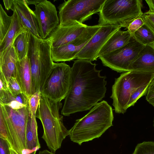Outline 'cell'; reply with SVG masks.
<instances>
[{
  "instance_id": "cell-28",
  "label": "cell",
  "mask_w": 154,
  "mask_h": 154,
  "mask_svg": "<svg viewBox=\"0 0 154 154\" xmlns=\"http://www.w3.org/2000/svg\"><path fill=\"white\" fill-rule=\"evenodd\" d=\"M8 90L13 95L16 96L20 94L23 93L16 78L11 77L8 82Z\"/></svg>"
},
{
  "instance_id": "cell-13",
  "label": "cell",
  "mask_w": 154,
  "mask_h": 154,
  "mask_svg": "<svg viewBox=\"0 0 154 154\" xmlns=\"http://www.w3.org/2000/svg\"><path fill=\"white\" fill-rule=\"evenodd\" d=\"M121 27L118 25L102 26L89 41L78 52L75 59L96 60L99 53L110 37Z\"/></svg>"
},
{
  "instance_id": "cell-1",
  "label": "cell",
  "mask_w": 154,
  "mask_h": 154,
  "mask_svg": "<svg viewBox=\"0 0 154 154\" xmlns=\"http://www.w3.org/2000/svg\"><path fill=\"white\" fill-rule=\"evenodd\" d=\"M97 64L87 60L78 59L71 67L69 90L65 99L61 114H72L90 109L105 97L106 77L101 76Z\"/></svg>"
},
{
  "instance_id": "cell-26",
  "label": "cell",
  "mask_w": 154,
  "mask_h": 154,
  "mask_svg": "<svg viewBox=\"0 0 154 154\" xmlns=\"http://www.w3.org/2000/svg\"><path fill=\"white\" fill-rule=\"evenodd\" d=\"M149 84L141 86L138 88L131 95L127 104V108L133 106L137 100L142 97L146 95Z\"/></svg>"
},
{
  "instance_id": "cell-6",
  "label": "cell",
  "mask_w": 154,
  "mask_h": 154,
  "mask_svg": "<svg viewBox=\"0 0 154 154\" xmlns=\"http://www.w3.org/2000/svg\"><path fill=\"white\" fill-rule=\"evenodd\" d=\"M0 104V112L5 126L7 140L10 147L18 154H29L26 146V129L29 112V103L21 108L14 109Z\"/></svg>"
},
{
  "instance_id": "cell-33",
  "label": "cell",
  "mask_w": 154,
  "mask_h": 154,
  "mask_svg": "<svg viewBox=\"0 0 154 154\" xmlns=\"http://www.w3.org/2000/svg\"><path fill=\"white\" fill-rule=\"evenodd\" d=\"M0 137L7 140V136L4 120L2 113L0 112Z\"/></svg>"
},
{
  "instance_id": "cell-15",
  "label": "cell",
  "mask_w": 154,
  "mask_h": 154,
  "mask_svg": "<svg viewBox=\"0 0 154 154\" xmlns=\"http://www.w3.org/2000/svg\"><path fill=\"white\" fill-rule=\"evenodd\" d=\"M87 25L76 23L70 26H58L46 40L50 43L51 48L57 47L73 41L83 32Z\"/></svg>"
},
{
  "instance_id": "cell-3",
  "label": "cell",
  "mask_w": 154,
  "mask_h": 154,
  "mask_svg": "<svg viewBox=\"0 0 154 154\" xmlns=\"http://www.w3.org/2000/svg\"><path fill=\"white\" fill-rule=\"evenodd\" d=\"M60 102H54L41 94L36 117L41 121L44 130L42 138L51 151L54 153L61 146L63 141L69 135L64 126L63 116L60 115Z\"/></svg>"
},
{
  "instance_id": "cell-20",
  "label": "cell",
  "mask_w": 154,
  "mask_h": 154,
  "mask_svg": "<svg viewBox=\"0 0 154 154\" xmlns=\"http://www.w3.org/2000/svg\"><path fill=\"white\" fill-rule=\"evenodd\" d=\"M132 35L127 30L119 29L114 33L109 38L100 51L98 58L117 50L127 45Z\"/></svg>"
},
{
  "instance_id": "cell-39",
  "label": "cell",
  "mask_w": 154,
  "mask_h": 154,
  "mask_svg": "<svg viewBox=\"0 0 154 154\" xmlns=\"http://www.w3.org/2000/svg\"><path fill=\"white\" fill-rule=\"evenodd\" d=\"M153 126L154 128V117L153 120Z\"/></svg>"
},
{
  "instance_id": "cell-14",
  "label": "cell",
  "mask_w": 154,
  "mask_h": 154,
  "mask_svg": "<svg viewBox=\"0 0 154 154\" xmlns=\"http://www.w3.org/2000/svg\"><path fill=\"white\" fill-rule=\"evenodd\" d=\"M34 11L37 19L40 36L47 39L59 25L55 6L50 1L43 0L35 6Z\"/></svg>"
},
{
  "instance_id": "cell-18",
  "label": "cell",
  "mask_w": 154,
  "mask_h": 154,
  "mask_svg": "<svg viewBox=\"0 0 154 154\" xmlns=\"http://www.w3.org/2000/svg\"><path fill=\"white\" fill-rule=\"evenodd\" d=\"M18 60L13 45L0 53V72L7 82L11 77L16 78Z\"/></svg>"
},
{
  "instance_id": "cell-23",
  "label": "cell",
  "mask_w": 154,
  "mask_h": 154,
  "mask_svg": "<svg viewBox=\"0 0 154 154\" xmlns=\"http://www.w3.org/2000/svg\"><path fill=\"white\" fill-rule=\"evenodd\" d=\"M132 36L144 46L154 44V34L144 24L135 32Z\"/></svg>"
},
{
  "instance_id": "cell-29",
  "label": "cell",
  "mask_w": 154,
  "mask_h": 154,
  "mask_svg": "<svg viewBox=\"0 0 154 154\" xmlns=\"http://www.w3.org/2000/svg\"><path fill=\"white\" fill-rule=\"evenodd\" d=\"M144 24L142 17H139L136 18L125 29H127L132 36L135 32Z\"/></svg>"
},
{
  "instance_id": "cell-5",
  "label": "cell",
  "mask_w": 154,
  "mask_h": 154,
  "mask_svg": "<svg viewBox=\"0 0 154 154\" xmlns=\"http://www.w3.org/2000/svg\"><path fill=\"white\" fill-rule=\"evenodd\" d=\"M141 0H105L99 12L98 25H119L125 29L143 14Z\"/></svg>"
},
{
  "instance_id": "cell-30",
  "label": "cell",
  "mask_w": 154,
  "mask_h": 154,
  "mask_svg": "<svg viewBox=\"0 0 154 154\" xmlns=\"http://www.w3.org/2000/svg\"><path fill=\"white\" fill-rule=\"evenodd\" d=\"M144 24L154 34V13H143L141 17Z\"/></svg>"
},
{
  "instance_id": "cell-19",
  "label": "cell",
  "mask_w": 154,
  "mask_h": 154,
  "mask_svg": "<svg viewBox=\"0 0 154 154\" xmlns=\"http://www.w3.org/2000/svg\"><path fill=\"white\" fill-rule=\"evenodd\" d=\"M16 79L23 93L29 98L32 95V77L30 62L27 56L18 60Z\"/></svg>"
},
{
  "instance_id": "cell-27",
  "label": "cell",
  "mask_w": 154,
  "mask_h": 154,
  "mask_svg": "<svg viewBox=\"0 0 154 154\" xmlns=\"http://www.w3.org/2000/svg\"><path fill=\"white\" fill-rule=\"evenodd\" d=\"M41 96V92H37L33 94L29 98V109L33 116H36Z\"/></svg>"
},
{
  "instance_id": "cell-24",
  "label": "cell",
  "mask_w": 154,
  "mask_h": 154,
  "mask_svg": "<svg viewBox=\"0 0 154 154\" xmlns=\"http://www.w3.org/2000/svg\"><path fill=\"white\" fill-rule=\"evenodd\" d=\"M0 103L7 104L15 100V96L9 91L8 82L2 73L0 72Z\"/></svg>"
},
{
  "instance_id": "cell-11",
  "label": "cell",
  "mask_w": 154,
  "mask_h": 154,
  "mask_svg": "<svg viewBox=\"0 0 154 154\" xmlns=\"http://www.w3.org/2000/svg\"><path fill=\"white\" fill-rule=\"evenodd\" d=\"M102 26H87L82 33L72 42L56 48H51V54L53 61H70L75 59L78 52L89 41Z\"/></svg>"
},
{
  "instance_id": "cell-37",
  "label": "cell",
  "mask_w": 154,
  "mask_h": 154,
  "mask_svg": "<svg viewBox=\"0 0 154 154\" xmlns=\"http://www.w3.org/2000/svg\"><path fill=\"white\" fill-rule=\"evenodd\" d=\"M38 154H54V153L47 150H45L42 151H40Z\"/></svg>"
},
{
  "instance_id": "cell-10",
  "label": "cell",
  "mask_w": 154,
  "mask_h": 154,
  "mask_svg": "<svg viewBox=\"0 0 154 154\" xmlns=\"http://www.w3.org/2000/svg\"><path fill=\"white\" fill-rule=\"evenodd\" d=\"M144 46L132 36L126 45L98 58L104 66L117 72L124 73L129 71L130 65Z\"/></svg>"
},
{
  "instance_id": "cell-34",
  "label": "cell",
  "mask_w": 154,
  "mask_h": 154,
  "mask_svg": "<svg viewBox=\"0 0 154 154\" xmlns=\"http://www.w3.org/2000/svg\"><path fill=\"white\" fill-rule=\"evenodd\" d=\"M3 2L5 9L7 10L10 9L13 11L14 3L13 0H3Z\"/></svg>"
},
{
  "instance_id": "cell-2",
  "label": "cell",
  "mask_w": 154,
  "mask_h": 154,
  "mask_svg": "<svg viewBox=\"0 0 154 154\" xmlns=\"http://www.w3.org/2000/svg\"><path fill=\"white\" fill-rule=\"evenodd\" d=\"M113 118L112 107L103 100L96 104L85 116L76 120L69 130V136L72 141L80 145L100 137L113 125Z\"/></svg>"
},
{
  "instance_id": "cell-7",
  "label": "cell",
  "mask_w": 154,
  "mask_h": 154,
  "mask_svg": "<svg viewBox=\"0 0 154 154\" xmlns=\"http://www.w3.org/2000/svg\"><path fill=\"white\" fill-rule=\"evenodd\" d=\"M154 77V74L151 73L130 71L115 79L110 98L113 100L116 113L125 112L131 95L140 87L149 84Z\"/></svg>"
},
{
  "instance_id": "cell-12",
  "label": "cell",
  "mask_w": 154,
  "mask_h": 154,
  "mask_svg": "<svg viewBox=\"0 0 154 154\" xmlns=\"http://www.w3.org/2000/svg\"><path fill=\"white\" fill-rule=\"evenodd\" d=\"M13 11L8 16L0 4V53L12 46L16 37L26 30L14 9Z\"/></svg>"
},
{
  "instance_id": "cell-17",
  "label": "cell",
  "mask_w": 154,
  "mask_h": 154,
  "mask_svg": "<svg viewBox=\"0 0 154 154\" xmlns=\"http://www.w3.org/2000/svg\"><path fill=\"white\" fill-rule=\"evenodd\" d=\"M128 69L154 74V44L144 46Z\"/></svg>"
},
{
  "instance_id": "cell-38",
  "label": "cell",
  "mask_w": 154,
  "mask_h": 154,
  "mask_svg": "<svg viewBox=\"0 0 154 154\" xmlns=\"http://www.w3.org/2000/svg\"><path fill=\"white\" fill-rule=\"evenodd\" d=\"M10 154H18L15 150L12 148H9Z\"/></svg>"
},
{
  "instance_id": "cell-9",
  "label": "cell",
  "mask_w": 154,
  "mask_h": 154,
  "mask_svg": "<svg viewBox=\"0 0 154 154\" xmlns=\"http://www.w3.org/2000/svg\"><path fill=\"white\" fill-rule=\"evenodd\" d=\"M71 68L64 63H54L40 91L41 94L54 102L65 99L70 88Z\"/></svg>"
},
{
  "instance_id": "cell-16",
  "label": "cell",
  "mask_w": 154,
  "mask_h": 154,
  "mask_svg": "<svg viewBox=\"0 0 154 154\" xmlns=\"http://www.w3.org/2000/svg\"><path fill=\"white\" fill-rule=\"evenodd\" d=\"M13 3L14 9L17 13L24 28L41 38L36 16L25 0H13Z\"/></svg>"
},
{
  "instance_id": "cell-35",
  "label": "cell",
  "mask_w": 154,
  "mask_h": 154,
  "mask_svg": "<svg viewBox=\"0 0 154 154\" xmlns=\"http://www.w3.org/2000/svg\"><path fill=\"white\" fill-rule=\"evenodd\" d=\"M145 1L149 8V10L146 12L154 13V0H146Z\"/></svg>"
},
{
  "instance_id": "cell-36",
  "label": "cell",
  "mask_w": 154,
  "mask_h": 154,
  "mask_svg": "<svg viewBox=\"0 0 154 154\" xmlns=\"http://www.w3.org/2000/svg\"><path fill=\"white\" fill-rule=\"evenodd\" d=\"M43 0H25L27 4L29 5H34L35 6L41 2Z\"/></svg>"
},
{
  "instance_id": "cell-21",
  "label": "cell",
  "mask_w": 154,
  "mask_h": 154,
  "mask_svg": "<svg viewBox=\"0 0 154 154\" xmlns=\"http://www.w3.org/2000/svg\"><path fill=\"white\" fill-rule=\"evenodd\" d=\"M36 116L32 115L30 111L26 129V146L29 154H35L41 148L38 134V126Z\"/></svg>"
},
{
  "instance_id": "cell-22",
  "label": "cell",
  "mask_w": 154,
  "mask_h": 154,
  "mask_svg": "<svg viewBox=\"0 0 154 154\" xmlns=\"http://www.w3.org/2000/svg\"><path fill=\"white\" fill-rule=\"evenodd\" d=\"M31 33L28 30L20 34L15 39L13 46L19 60L27 56Z\"/></svg>"
},
{
  "instance_id": "cell-25",
  "label": "cell",
  "mask_w": 154,
  "mask_h": 154,
  "mask_svg": "<svg viewBox=\"0 0 154 154\" xmlns=\"http://www.w3.org/2000/svg\"><path fill=\"white\" fill-rule=\"evenodd\" d=\"M132 154H154V142L144 141L138 144Z\"/></svg>"
},
{
  "instance_id": "cell-4",
  "label": "cell",
  "mask_w": 154,
  "mask_h": 154,
  "mask_svg": "<svg viewBox=\"0 0 154 154\" xmlns=\"http://www.w3.org/2000/svg\"><path fill=\"white\" fill-rule=\"evenodd\" d=\"M27 57L30 65L32 94L40 91L54 63L51 56L50 43L31 33Z\"/></svg>"
},
{
  "instance_id": "cell-31",
  "label": "cell",
  "mask_w": 154,
  "mask_h": 154,
  "mask_svg": "<svg viewBox=\"0 0 154 154\" xmlns=\"http://www.w3.org/2000/svg\"><path fill=\"white\" fill-rule=\"evenodd\" d=\"M146 98L147 101L154 107V77L149 85Z\"/></svg>"
},
{
  "instance_id": "cell-8",
  "label": "cell",
  "mask_w": 154,
  "mask_h": 154,
  "mask_svg": "<svg viewBox=\"0 0 154 154\" xmlns=\"http://www.w3.org/2000/svg\"><path fill=\"white\" fill-rule=\"evenodd\" d=\"M105 0H64L57 8L59 26L83 23L94 14L100 12Z\"/></svg>"
},
{
  "instance_id": "cell-32",
  "label": "cell",
  "mask_w": 154,
  "mask_h": 154,
  "mask_svg": "<svg viewBox=\"0 0 154 154\" xmlns=\"http://www.w3.org/2000/svg\"><path fill=\"white\" fill-rule=\"evenodd\" d=\"M9 148L6 140L0 137V154H10Z\"/></svg>"
}]
</instances>
